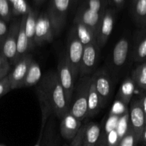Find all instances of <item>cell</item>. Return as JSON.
<instances>
[{"label":"cell","instance_id":"1","mask_svg":"<svg viewBox=\"0 0 146 146\" xmlns=\"http://www.w3.org/2000/svg\"><path fill=\"white\" fill-rule=\"evenodd\" d=\"M41 110V119L48 121L51 115L61 120L68 111L66 98L55 71H48L36 85Z\"/></svg>","mask_w":146,"mask_h":146},{"label":"cell","instance_id":"2","mask_svg":"<svg viewBox=\"0 0 146 146\" xmlns=\"http://www.w3.org/2000/svg\"><path fill=\"white\" fill-rule=\"evenodd\" d=\"M91 83V76L78 78L71 96L68 112L81 121L87 117V101Z\"/></svg>","mask_w":146,"mask_h":146},{"label":"cell","instance_id":"3","mask_svg":"<svg viewBox=\"0 0 146 146\" xmlns=\"http://www.w3.org/2000/svg\"><path fill=\"white\" fill-rule=\"evenodd\" d=\"M84 45L78 39L74 27H72L68 34L66 52L65 54L76 81L78 79L79 74L80 64L84 52Z\"/></svg>","mask_w":146,"mask_h":146},{"label":"cell","instance_id":"4","mask_svg":"<svg viewBox=\"0 0 146 146\" xmlns=\"http://www.w3.org/2000/svg\"><path fill=\"white\" fill-rule=\"evenodd\" d=\"M56 73L58 75V81L64 90V94H65L66 98L67 104L69 108L76 80L73 75L72 71L68 64L65 54H63L60 56L58 66H57Z\"/></svg>","mask_w":146,"mask_h":146},{"label":"cell","instance_id":"5","mask_svg":"<svg viewBox=\"0 0 146 146\" xmlns=\"http://www.w3.org/2000/svg\"><path fill=\"white\" fill-rule=\"evenodd\" d=\"M101 48L98 46L97 41L85 46L79 67L78 78L84 76H91L96 71L98 64Z\"/></svg>","mask_w":146,"mask_h":146},{"label":"cell","instance_id":"6","mask_svg":"<svg viewBox=\"0 0 146 146\" xmlns=\"http://www.w3.org/2000/svg\"><path fill=\"white\" fill-rule=\"evenodd\" d=\"M55 35L54 26L47 11L40 14L36 24L34 36L35 46H39L46 43L51 42Z\"/></svg>","mask_w":146,"mask_h":146},{"label":"cell","instance_id":"7","mask_svg":"<svg viewBox=\"0 0 146 146\" xmlns=\"http://www.w3.org/2000/svg\"><path fill=\"white\" fill-rule=\"evenodd\" d=\"M70 2L71 0H51L47 13L54 26L56 35L61 32L65 25Z\"/></svg>","mask_w":146,"mask_h":146},{"label":"cell","instance_id":"8","mask_svg":"<svg viewBox=\"0 0 146 146\" xmlns=\"http://www.w3.org/2000/svg\"><path fill=\"white\" fill-rule=\"evenodd\" d=\"M117 11L112 7H108L101 19L97 34L96 41L99 48H102L108 42V38L113 30Z\"/></svg>","mask_w":146,"mask_h":146},{"label":"cell","instance_id":"9","mask_svg":"<svg viewBox=\"0 0 146 146\" xmlns=\"http://www.w3.org/2000/svg\"><path fill=\"white\" fill-rule=\"evenodd\" d=\"M20 21L15 20L11 23L9 27L8 34L4 40L1 48V52L8 59L10 65H14L17 57V36H18L19 29Z\"/></svg>","mask_w":146,"mask_h":146},{"label":"cell","instance_id":"10","mask_svg":"<svg viewBox=\"0 0 146 146\" xmlns=\"http://www.w3.org/2000/svg\"><path fill=\"white\" fill-rule=\"evenodd\" d=\"M91 77L96 89L102 99L104 106H105L111 98L113 90L112 81L109 74L105 68H101L95 71Z\"/></svg>","mask_w":146,"mask_h":146},{"label":"cell","instance_id":"11","mask_svg":"<svg viewBox=\"0 0 146 146\" xmlns=\"http://www.w3.org/2000/svg\"><path fill=\"white\" fill-rule=\"evenodd\" d=\"M130 104V108L128 110L129 126L141 140V134L146 123L145 114L141 106V100L132 98Z\"/></svg>","mask_w":146,"mask_h":146},{"label":"cell","instance_id":"12","mask_svg":"<svg viewBox=\"0 0 146 146\" xmlns=\"http://www.w3.org/2000/svg\"><path fill=\"white\" fill-rule=\"evenodd\" d=\"M32 60L31 54H28L14 64V68L11 69L9 74H8L11 90L21 88Z\"/></svg>","mask_w":146,"mask_h":146},{"label":"cell","instance_id":"13","mask_svg":"<svg viewBox=\"0 0 146 146\" xmlns=\"http://www.w3.org/2000/svg\"><path fill=\"white\" fill-rule=\"evenodd\" d=\"M82 126V121L67 112L61 119L60 124V135L65 140L71 141L78 133Z\"/></svg>","mask_w":146,"mask_h":146},{"label":"cell","instance_id":"14","mask_svg":"<svg viewBox=\"0 0 146 146\" xmlns=\"http://www.w3.org/2000/svg\"><path fill=\"white\" fill-rule=\"evenodd\" d=\"M130 41L128 38L122 37L117 41L113 50L112 64L115 68H121L127 61L130 51Z\"/></svg>","mask_w":146,"mask_h":146},{"label":"cell","instance_id":"15","mask_svg":"<svg viewBox=\"0 0 146 146\" xmlns=\"http://www.w3.org/2000/svg\"><path fill=\"white\" fill-rule=\"evenodd\" d=\"M56 117L51 115L48 118L42 137V146H60L61 135L56 129Z\"/></svg>","mask_w":146,"mask_h":146},{"label":"cell","instance_id":"16","mask_svg":"<svg viewBox=\"0 0 146 146\" xmlns=\"http://www.w3.org/2000/svg\"><path fill=\"white\" fill-rule=\"evenodd\" d=\"M104 107L102 99L96 89L95 85L91 77V83L88 91V101H87L86 118H91L96 116Z\"/></svg>","mask_w":146,"mask_h":146},{"label":"cell","instance_id":"17","mask_svg":"<svg viewBox=\"0 0 146 146\" xmlns=\"http://www.w3.org/2000/svg\"><path fill=\"white\" fill-rule=\"evenodd\" d=\"M102 132V126L98 123L89 122L86 124L83 137V146H96L99 142Z\"/></svg>","mask_w":146,"mask_h":146},{"label":"cell","instance_id":"18","mask_svg":"<svg viewBox=\"0 0 146 146\" xmlns=\"http://www.w3.org/2000/svg\"><path fill=\"white\" fill-rule=\"evenodd\" d=\"M25 22H26V14L21 17L20 20L19 29L18 36H17V57H16V63L21 59L23 56L29 54L30 49L29 46L28 38L25 32ZM15 63V64H16Z\"/></svg>","mask_w":146,"mask_h":146},{"label":"cell","instance_id":"19","mask_svg":"<svg viewBox=\"0 0 146 146\" xmlns=\"http://www.w3.org/2000/svg\"><path fill=\"white\" fill-rule=\"evenodd\" d=\"M133 58L135 62L146 61V29L137 33L133 48Z\"/></svg>","mask_w":146,"mask_h":146},{"label":"cell","instance_id":"20","mask_svg":"<svg viewBox=\"0 0 146 146\" xmlns=\"http://www.w3.org/2000/svg\"><path fill=\"white\" fill-rule=\"evenodd\" d=\"M38 16V12L31 9H29L28 11L26 13L25 32L28 38L30 51H32L36 47L34 44V36H35L36 24Z\"/></svg>","mask_w":146,"mask_h":146},{"label":"cell","instance_id":"21","mask_svg":"<svg viewBox=\"0 0 146 146\" xmlns=\"http://www.w3.org/2000/svg\"><path fill=\"white\" fill-rule=\"evenodd\" d=\"M135 89V84L130 76L126 77L121 84L117 94V100L122 102L125 106L131 103Z\"/></svg>","mask_w":146,"mask_h":146},{"label":"cell","instance_id":"22","mask_svg":"<svg viewBox=\"0 0 146 146\" xmlns=\"http://www.w3.org/2000/svg\"><path fill=\"white\" fill-rule=\"evenodd\" d=\"M74 29L76 34L77 37L84 46L91 44V43L96 41V36L94 34V31L79 21H74Z\"/></svg>","mask_w":146,"mask_h":146},{"label":"cell","instance_id":"23","mask_svg":"<svg viewBox=\"0 0 146 146\" xmlns=\"http://www.w3.org/2000/svg\"><path fill=\"white\" fill-rule=\"evenodd\" d=\"M41 78V70L40 66L35 60L33 59L30 64L27 74L24 78V81L21 86V88H28V87L36 86Z\"/></svg>","mask_w":146,"mask_h":146},{"label":"cell","instance_id":"24","mask_svg":"<svg viewBox=\"0 0 146 146\" xmlns=\"http://www.w3.org/2000/svg\"><path fill=\"white\" fill-rule=\"evenodd\" d=\"M133 17L135 22L140 26H146V0H133Z\"/></svg>","mask_w":146,"mask_h":146},{"label":"cell","instance_id":"25","mask_svg":"<svg viewBox=\"0 0 146 146\" xmlns=\"http://www.w3.org/2000/svg\"><path fill=\"white\" fill-rule=\"evenodd\" d=\"M135 87L146 91V61L141 63L133 71L131 76Z\"/></svg>","mask_w":146,"mask_h":146},{"label":"cell","instance_id":"26","mask_svg":"<svg viewBox=\"0 0 146 146\" xmlns=\"http://www.w3.org/2000/svg\"><path fill=\"white\" fill-rule=\"evenodd\" d=\"M139 143L140 138L129 126L127 133L120 140L117 146H137Z\"/></svg>","mask_w":146,"mask_h":146},{"label":"cell","instance_id":"27","mask_svg":"<svg viewBox=\"0 0 146 146\" xmlns=\"http://www.w3.org/2000/svg\"><path fill=\"white\" fill-rule=\"evenodd\" d=\"M0 17L5 22L11 19V9L9 0H0Z\"/></svg>","mask_w":146,"mask_h":146},{"label":"cell","instance_id":"28","mask_svg":"<svg viewBox=\"0 0 146 146\" xmlns=\"http://www.w3.org/2000/svg\"><path fill=\"white\" fill-rule=\"evenodd\" d=\"M127 111H128V106H125L122 102H121L118 100H116L113 105L109 114L121 116L123 114H125Z\"/></svg>","mask_w":146,"mask_h":146},{"label":"cell","instance_id":"29","mask_svg":"<svg viewBox=\"0 0 146 146\" xmlns=\"http://www.w3.org/2000/svg\"><path fill=\"white\" fill-rule=\"evenodd\" d=\"M120 117L121 116H118V115L109 114V117H108V120H107L106 124L105 129L104 130L106 135L108 134L110 131L116 129Z\"/></svg>","mask_w":146,"mask_h":146},{"label":"cell","instance_id":"30","mask_svg":"<svg viewBox=\"0 0 146 146\" xmlns=\"http://www.w3.org/2000/svg\"><path fill=\"white\" fill-rule=\"evenodd\" d=\"M85 128L86 124L82 125L76 135L74 137V139L71 140V144L69 146H83V137H84Z\"/></svg>","mask_w":146,"mask_h":146},{"label":"cell","instance_id":"31","mask_svg":"<svg viewBox=\"0 0 146 146\" xmlns=\"http://www.w3.org/2000/svg\"><path fill=\"white\" fill-rule=\"evenodd\" d=\"M106 139L108 146H117L119 143L120 139L118 137V133L116 129L110 131L108 134H106Z\"/></svg>","mask_w":146,"mask_h":146},{"label":"cell","instance_id":"32","mask_svg":"<svg viewBox=\"0 0 146 146\" xmlns=\"http://www.w3.org/2000/svg\"><path fill=\"white\" fill-rule=\"evenodd\" d=\"M11 91V84H10L8 76H7L0 81V98Z\"/></svg>","mask_w":146,"mask_h":146},{"label":"cell","instance_id":"33","mask_svg":"<svg viewBox=\"0 0 146 146\" xmlns=\"http://www.w3.org/2000/svg\"><path fill=\"white\" fill-rule=\"evenodd\" d=\"M9 27L7 26V22L2 19H0V51H1V46L7 37L8 34Z\"/></svg>","mask_w":146,"mask_h":146},{"label":"cell","instance_id":"34","mask_svg":"<svg viewBox=\"0 0 146 146\" xmlns=\"http://www.w3.org/2000/svg\"><path fill=\"white\" fill-rule=\"evenodd\" d=\"M125 0H108V5L115 9L117 11L122 9L125 4Z\"/></svg>","mask_w":146,"mask_h":146},{"label":"cell","instance_id":"35","mask_svg":"<svg viewBox=\"0 0 146 146\" xmlns=\"http://www.w3.org/2000/svg\"><path fill=\"white\" fill-rule=\"evenodd\" d=\"M3 68H11V65L8 59L0 51V69H3Z\"/></svg>","mask_w":146,"mask_h":146},{"label":"cell","instance_id":"36","mask_svg":"<svg viewBox=\"0 0 146 146\" xmlns=\"http://www.w3.org/2000/svg\"><path fill=\"white\" fill-rule=\"evenodd\" d=\"M46 123L41 122V129H40V133L39 136H38V140H37V142L36 143V144L34 146H42V137H43V133H44V128H45V125Z\"/></svg>","mask_w":146,"mask_h":146},{"label":"cell","instance_id":"37","mask_svg":"<svg viewBox=\"0 0 146 146\" xmlns=\"http://www.w3.org/2000/svg\"><path fill=\"white\" fill-rule=\"evenodd\" d=\"M96 146H108V143H107V139H106V135L104 133V130H103L102 134L100 138L99 142H98V145Z\"/></svg>","mask_w":146,"mask_h":146},{"label":"cell","instance_id":"38","mask_svg":"<svg viewBox=\"0 0 146 146\" xmlns=\"http://www.w3.org/2000/svg\"><path fill=\"white\" fill-rule=\"evenodd\" d=\"M11 69V68H3V69H0V81L1 79H3L4 77L8 76Z\"/></svg>","mask_w":146,"mask_h":146},{"label":"cell","instance_id":"39","mask_svg":"<svg viewBox=\"0 0 146 146\" xmlns=\"http://www.w3.org/2000/svg\"><path fill=\"white\" fill-rule=\"evenodd\" d=\"M140 143H142L143 145L146 146V123H145V126H144L142 134H141Z\"/></svg>","mask_w":146,"mask_h":146},{"label":"cell","instance_id":"40","mask_svg":"<svg viewBox=\"0 0 146 146\" xmlns=\"http://www.w3.org/2000/svg\"><path fill=\"white\" fill-rule=\"evenodd\" d=\"M140 100H141V106H142L143 110V112H144V114H145V119H146V94L142 97V98H140Z\"/></svg>","mask_w":146,"mask_h":146},{"label":"cell","instance_id":"41","mask_svg":"<svg viewBox=\"0 0 146 146\" xmlns=\"http://www.w3.org/2000/svg\"><path fill=\"white\" fill-rule=\"evenodd\" d=\"M34 3H35L36 5H40L41 2H40V0H34Z\"/></svg>","mask_w":146,"mask_h":146},{"label":"cell","instance_id":"42","mask_svg":"<svg viewBox=\"0 0 146 146\" xmlns=\"http://www.w3.org/2000/svg\"><path fill=\"white\" fill-rule=\"evenodd\" d=\"M44 1V0H40V2H41V3H42Z\"/></svg>","mask_w":146,"mask_h":146}]
</instances>
